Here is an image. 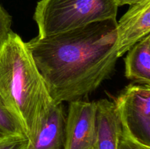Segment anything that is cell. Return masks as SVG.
<instances>
[{
  "label": "cell",
  "instance_id": "obj_1",
  "mask_svg": "<svg viewBox=\"0 0 150 149\" xmlns=\"http://www.w3.org/2000/svg\"><path fill=\"white\" fill-rule=\"evenodd\" d=\"M116 18L26 42L54 104L81 99L115 72Z\"/></svg>",
  "mask_w": 150,
  "mask_h": 149
},
{
  "label": "cell",
  "instance_id": "obj_5",
  "mask_svg": "<svg viewBox=\"0 0 150 149\" xmlns=\"http://www.w3.org/2000/svg\"><path fill=\"white\" fill-rule=\"evenodd\" d=\"M96 102H69L64 149H93L96 137Z\"/></svg>",
  "mask_w": 150,
  "mask_h": 149
},
{
  "label": "cell",
  "instance_id": "obj_11",
  "mask_svg": "<svg viewBox=\"0 0 150 149\" xmlns=\"http://www.w3.org/2000/svg\"><path fill=\"white\" fill-rule=\"evenodd\" d=\"M12 16L3 7L0 2V46L8 39L11 29Z\"/></svg>",
  "mask_w": 150,
  "mask_h": 149
},
{
  "label": "cell",
  "instance_id": "obj_9",
  "mask_svg": "<svg viewBox=\"0 0 150 149\" xmlns=\"http://www.w3.org/2000/svg\"><path fill=\"white\" fill-rule=\"evenodd\" d=\"M124 61L125 75L127 79L150 85V34L127 51Z\"/></svg>",
  "mask_w": 150,
  "mask_h": 149
},
{
  "label": "cell",
  "instance_id": "obj_15",
  "mask_svg": "<svg viewBox=\"0 0 150 149\" xmlns=\"http://www.w3.org/2000/svg\"><path fill=\"white\" fill-rule=\"evenodd\" d=\"M3 137V136H1V134H0V137Z\"/></svg>",
  "mask_w": 150,
  "mask_h": 149
},
{
  "label": "cell",
  "instance_id": "obj_13",
  "mask_svg": "<svg viewBox=\"0 0 150 149\" xmlns=\"http://www.w3.org/2000/svg\"><path fill=\"white\" fill-rule=\"evenodd\" d=\"M118 149H150V147L137 143L122 134L119 141Z\"/></svg>",
  "mask_w": 150,
  "mask_h": 149
},
{
  "label": "cell",
  "instance_id": "obj_4",
  "mask_svg": "<svg viewBox=\"0 0 150 149\" xmlns=\"http://www.w3.org/2000/svg\"><path fill=\"white\" fill-rule=\"evenodd\" d=\"M122 134L150 147V85L130 83L114 99Z\"/></svg>",
  "mask_w": 150,
  "mask_h": 149
},
{
  "label": "cell",
  "instance_id": "obj_7",
  "mask_svg": "<svg viewBox=\"0 0 150 149\" xmlns=\"http://www.w3.org/2000/svg\"><path fill=\"white\" fill-rule=\"evenodd\" d=\"M65 124L63 103H54L26 149H64Z\"/></svg>",
  "mask_w": 150,
  "mask_h": 149
},
{
  "label": "cell",
  "instance_id": "obj_12",
  "mask_svg": "<svg viewBox=\"0 0 150 149\" xmlns=\"http://www.w3.org/2000/svg\"><path fill=\"white\" fill-rule=\"evenodd\" d=\"M29 140L23 136L0 137V149H26Z\"/></svg>",
  "mask_w": 150,
  "mask_h": 149
},
{
  "label": "cell",
  "instance_id": "obj_3",
  "mask_svg": "<svg viewBox=\"0 0 150 149\" xmlns=\"http://www.w3.org/2000/svg\"><path fill=\"white\" fill-rule=\"evenodd\" d=\"M117 10L115 0H40L33 18L42 37L116 18Z\"/></svg>",
  "mask_w": 150,
  "mask_h": 149
},
{
  "label": "cell",
  "instance_id": "obj_8",
  "mask_svg": "<svg viewBox=\"0 0 150 149\" xmlns=\"http://www.w3.org/2000/svg\"><path fill=\"white\" fill-rule=\"evenodd\" d=\"M96 137L93 149H118L122 126L113 102H96Z\"/></svg>",
  "mask_w": 150,
  "mask_h": 149
},
{
  "label": "cell",
  "instance_id": "obj_6",
  "mask_svg": "<svg viewBox=\"0 0 150 149\" xmlns=\"http://www.w3.org/2000/svg\"><path fill=\"white\" fill-rule=\"evenodd\" d=\"M117 56H122L150 34V0L130 5L117 25Z\"/></svg>",
  "mask_w": 150,
  "mask_h": 149
},
{
  "label": "cell",
  "instance_id": "obj_10",
  "mask_svg": "<svg viewBox=\"0 0 150 149\" xmlns=\"http://www.w3.org/2000/svg\"><path fill=\"white\" fill-rule=\"evenodd\" d=\"M0 134L3 137L6 136L26 137V134L21 126L4 109L1 104H0Z\"/></svg>",
  "mask_w": 150,
  "mask_h": 149
},
{
  "label": "cell",
  "instance_id": "obj_14",
  "mask_svg": "<svg viewBox=\"0 0 150 149\" xmlns=\"http://www.w3.org/2000/svg\"><path fill=\"white\" fill-rule=\"evenodd\" d=\"M142 1H143V0H115L116 4L118 7L120 6L125 5V4H128L130 6L133 5V4H137Z\"/></svg>",
  "mask_w": 150,
  "mask_h": 149
},
{
  "label": "cell",
  "instance_id": "obj_2",
  "mask_svg": "<svg viewBox=\"0 0 150 149\" xmlns=\"http://www.w3.org/2000/svg\"><path fill=\"white\" fill-rule=\"evenodd\" d=\"M0 104L29 140L54 104L26 43L13 32L0 46Z\"/></svg>",
  "mask_w": 150,
  "mask_h": 149
}]
</instances>
